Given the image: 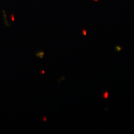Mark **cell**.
Instances as JSON below:
<instances>
[{
    "label": "cell",
    "instance_id": "obj_2",
    "mask_svg": "<svg viewBox=\"0 0 134 134\" xmlns=\"http://www.w3.org/2000/svg\"><path fill=\"white\" fill-rule=\"evenodd\" d=\"M44 54H45V53L43 52H42V51L41 52H41H38V53H37L36 54V56L38 57H39V58H43V56H44Z\"/></svg>",
    "mask_w": 134,
    "mask_h": 134
},
{
    "label": "cell",
    "instance_id": "obj_5",
    "mask_svg": "<svg viewBox=\"0 0 134 134\" xmlns=\"http://www.w3.org/2000/svg\"><path fill=\"white\" fill-rule=\"evenodd\" d=\"M45 73V71H42V73Z\"/></svg>",
    "mask_w": 134,
    "mask_h": 134
},
{
    "label": "cell",
    "instance_id": "obj_3",
    "mask_svg": "<svg viewBox=\"0 0 134 134\" xmlns=\"http://www.w3.org/2000/svg\"><path fill=\"white\" fill-rule=\"evenodd\" d=\"M115 50H116L117 52H120V51H121V50H122V47H120V46H115Z\"/></svg>",
    "mask_w": 134,
    "mask_h": 134
},
{
    "label": "cell",
    "instance_id": "obj_6",
    "mask_svg": "<svg viewBox=\"0 0 134 134\" xmlns=\"http://www.w3.org/2000/svg\"><path fill=\"white\" fill-rule=\"evenodd\" d=\"M94 1H98V0H94Z\"/></svg>",
    "mask_w": 134,
    "mask_h": 134
},
{
    "label": "cell",
    "instance_id": "obj_4",
    "mask_svg": "<svg viewBox=\"0 0 134 134\" xmlns=\"http://www.w3.org/2000/svg\"><path fill=\"white\" fill-rule=\"evenodd\" d=\"M82 34H83L84 36H86L87 35V32L86 29H83L82 30Z\"/></svg>",
    "mask_w": 134,
    "mask_h": 134
},
{
    "label": "cell",
    "instance_id": "obj_1",
    "mask_svg": "<svg viewBox=\"0 0 134 134\" xmlns=\"http://www.w3.org/2000/svg\"><path fill=\"white\" fill-rule=\"evenodd\" d=\"M109 92L108 91H105L104 92L103 95H102L103 98L104 99H108L109 98Z\"/></svg>",
    "mask_w": 134,
    "mask_h": 134
}]
</instances>
